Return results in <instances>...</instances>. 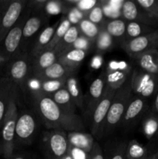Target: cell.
<instances>
[{"label": "cell", "instance_id": "cell-28", "mask_svg": "<svg viewBox=\"0 0 158 159\" xmlns=\"http://www.w3.org/2000/svg\"><path fill=\"white\" fill-rule=\"evenodd\" d=\"M79 35H80V32H79L77 26V25H72L54 49L57 54V55L71 48V47L73 46Z\"/></svg>", "mask_w": 158, "mask_h": 159}, {"label": "cell", "instance_id": "cell-10", "mask_svg": "<svg viewBox=\"0 0 158 159\" xmlns=\"http://www.w3.org/2000/svg\"><path fill=\"white\" fill-rule=\"evenodd\" d=\"M48 21L49 16L45 12L31 14L23 27L20 53L27 52L29 54L36 38L44 29Z\"/></svg>", "mask_w": 158, "mask_h": 159}, {"label": "cell", "instance_id": "cell-12", "mask_svg": "<svg viewBox=\"0 0 158 159\" xmlns=\"http://www.w3.org/2000/svg\"><path fill=\"white\" fill-rule=\"evenodd\" d=\"M123 51L132 58L147 52L158 49V29L137 38L128 40L121 44Z\"/></svg>", "mask_w": 158, "mask_h": 159}, {"label": "cell", "instance_id": "cell-41", "mask_svg": "<svg viewBox=\"0 0 158 159\" xmlns=\"http://www.w3.org/2000/svg\"><path fill=\"white\" fill-rule=\"evenodd\" d=\"M127 142H121L116 145L108 159H126Z\"/></svg>", "mask_w": 158, "mask_h": 159}, {"label": "cell", "instance_id": "cell-24", "mask_svg": "<svg viewBox=\"0 0 158 159\" xmlns=\"http://www.w3.org/2000/svg\"><path fill=\"white\" fill-rule=\"evenodd\" d=\"M125 26L126 22L120 17L117 19L106 20L102 28L112 37L115 42H118L122 44L125 40Z\"/></svg>", "mask_w": 158, "mask_h": 159}, {"label": "cell", "instance_id": "cell-46", "mask_svg": "<svg viewBox=\"0 0 158 159\" xmlns=\"http://www.w3.org/2000/svg\"><path fill=\"white\" fill-rule=\"evenodd\" d=\"M9 159H26V158H25V156H23V155H20V154L15 153V152H14L13 155H12V157H11Z\"/></svg>", "mask_w": 158, "mask_h": 159}, {"label": "cell", "instance_id": "cell-26", "mask_svg": "<svg viewBox=\"0 0 158 159\" xmlns=\"http://www.w3.org/2000/svg\"><path fill=\"white\" fill-rule=\"evenodd\" d=\"M64 88L68 90L71 99L75 103L76 107L83 110L85 108V96L82 92L79 81L76 78L75 75H71L65 81Z\"/></svg>", "mask_w": 158, "mask_h": 159}, {"label": "cell", "instance_id": "cell-37", "mask_svg": "<svg viewBox=\"0 0 158 159\" xmlns=\"http://www.w3.org/2000/svg\"><path fill=\"white\" fill-rule=\"evenodd\" d=\"M64 11V5L63 0H48L45 6L44 12L46 15L54 16L63 13Z\"/></svg>", "mask_w": 158, "mask_h": 159}, {"label": "cell", "instance_id": "cell-16", "mask_svg": "<svg viewBox=\"0 0 158 159\" xmlns=\"http://www.w3.org/2000/svg\"><path fill=\"white\" fill-rule=\"evenodd\" d=\"M121 17L125 22H136L154 28L158 26V20L152 18L136 2V0H125L121 8Z\"/></svg>", "mask_w": 158, "mask_h": 159}, {"label": "cell", "instance_id": "cell-40", "mask_svg": "<svg viewBox=\"0 0 158 159\" xmlns=\"http://www.w3.org/2000/svg\"><path fill=\"white\" fill-rule=\"evenodd\" d=\"M99 2V0H78L76 4L75 7L78 9L79 11H81V12H83L85 15V16H87V14ZM86 18V17H85Z\"/></svg>", "mask_w": 158, "mask_h": 159}, {"label": "cell", "instance_id": "cell-31", "mask_svg": "<svg viewBox=\"0 0 158 159\" xmlns=\"http://www.w3.org/2000/svg\"><path fill=\"white\" fill-rule=\"evenodd\" d=\"M77 26L81 35L89 39L92 42H94L102 29V26L94 24L87 19L81 20Z\"/></svg>", "mask_w": 158, "mask_h": 159}, {"label": "cell", "instance_id": "cell-50", "mask_svg": "<svg viewBox=\"0 0 158 159\" xmlns=\"http://www.w3.org/2000/svg\"><path fill=\"white\" fill-rule=\"evenodd\" d=\"M155 156H156V159H158V151L156 154H155Z\"/></svg>", "mask_w": 158, "mask_h": 159}, {"label": "cell", "instance_id": "cell-42", "mask_svg": "<svg viewBox=\"0 0 158 159\" xmlns=\"http://www.w3.org/2000/svg\"><path fill=\"white\" fill-rule=\"evenodd\" d=\"M88 159H105V157H104L102 148H101L100 145H99L97 141L94 142L91 152L88 154Z\"/></svg>", "mask_w": 158, "mask_h": 159}, {"label": "cell", "instance_id": "cell-6", "mask_svg": "<svg viewBox=\"0 0 158 159\" xmlns=\"http://www.w3.org/2000/svg\"><path fill=\"white\" fill-rule=\"evenodd\" d=\"M30 74V57L27 52L20 53L6 65L5 77L10 79L23 91H24L26 81Z\"/></svg>", "mask_w": 158, "mask_h": 159}, {"label": "cell", "instance_id": "cell-1", "mask_svg": "<svg viewBox=\"0 0 158 159\" xmlns=\"http://www.w3.org/2000/svg\"><path fill=\"white\" fill-rule=\"evenodd\" d=\"M34 113L48 130L65 132H85V127L77 113H69L62 110L49 96L32 97Z\"/></svg>", "mask_w": 158, "mask_h": 159}, {"label": "cell", "instance_id": "cell-20", "mask_svg": "<svg viewBox=\"0 0 158 159\" xmlns=\"http://www.w3.org/2000/svg\"><path fill=\"white\" fill-rule=\"evenodd\" d=\"M31 74H37L57 61L58 55L54 50H43L30 57Z\"/></svg>", "mask_w": 158, "mask_h": 159}, {"label": "cell", "instance_id": "cell-39", "mask_svg": "<svg viewBox=\"0 0 158 159\" xmlns=\"http://www.w3.org/2000/svg\"><path fill=\"white\" fill-rule=\"evenodd\" d=\"M92 48H94V42L90 40L89 39L86 38L84 36L81 35V34L77 37L76 41L74 42L73 46L71 47V48L82 50V51H87V52H88Z\"/></svg>", "mask_w": 158, "mask_h": 159}, {"label": "cell", "instance_id": "cell-35", "mask_svg": "<svg viewBox=\"0 0 158 159\" xmlns=\"http://www.w3.org/2000/svg\"><path fill=\"white\" fill-rule=\"evenodd\" d=\"M91 23H94L96 25L102 26L105 23L106 18H105V15H104L103 8H102V2L99 0V2L87 14L86 18Z\"/></svg>", "mask_w": 158, "mask_h": 159}, {"label": "cell", "instance_id": "cell-14", "mask_svg": "<svg viewBox=\"0 0 158 159\" xmlns=\"http://www.w3.org/2000/svg\"><path fill=\"white\" fill-rule=\"evenodd\" d=\"M133 68L125 61H112L105 70L107 88L117 90L126 82L133 72Z\"/></svg>", "mask_w": 158, "mask_h": 159}, {"label": "cell", "instance_id": "cell-30", "mask_svg": "<svg viewBox=\"0 0 158 159\" xmlns=\"http://www.w3.org/2000/svg\"><path fill=\"white\" fill-rule=\"evenodd\" d=\"M154 30V28L142 24V23H136V22H126L124 42L137 38L140 36L153 32Z\"/></svg>", "mask_w": 158, "mask_h": 159}, {"label": "cell", "instance_id": "cell-2", "mask_svg": "<svg viewBox=\"0 0 158 159\" xmlns=\"http://www.w3.org/2000/svg\"><path fill=\"white\" fill-rule=\"evenodd\" d=\"M131 75L115 93L105 121L104 136L111 134L116 127L119 125L130 99L133 96L132 92Z\"/></svg>", "mask_w": 158, "mask_h": 159}, {"label": "cell", "instance_id": "cell-21", "mask_svg": "<svg viewBox=\"0 0 158 159\" xmlns=\"http://www.w3.org/2000/svg\"><path fill=\"white\" fill-rule=\"evenodd\" d=\"M68 139L71 147L80 149L86 153L89 154L94 144V137L91 134L85 132H68Z\"/></svg>", "mask_w": 158, "mask_h": 159}, {"label": "cell", "instance_id": "cell-32", "mask_svg": "<svg viewBox=\"0 0 158 159\" xmlns=\"http://www.w3.org/2000/svg\"><path fill=\"white\" fill-rule=\"evenodd\" d=\"M115 40L112 37L102 28L100 34L94 42V48L99 54L110 51L113 48Z\"/></svg>", "mask_w": 158, "mask_h": 159}, {"label": "cell", "instance_id": "cell-11", "mask_svg": "<svg viewBox=\"0 0 158 159\" xmlns=\"http://www.w3.org/2000/svg\"><path fill=\"white\" fill-rule=\"evenodd\" d=\"M37 116L34 112L25 110L19 113L15 125V144H28L33 141L38 129Z\"/></svg>", "mask_w": 158, "mask_h": 159}, {"label": "cell", "instance_id": "cell-34", "mask_svg": "<svg viewBox=\"0 0 158 159\" xmlns=\"http://www.w3.org/2000/svg\"><path fill=\"white\" fill-rule=\"evenodd\" d=\"M147 149L136 140L127 142L126 159H139L147 155Z\"/></svg>", "mask_w": 158, "mask_h": 159}, {"label": "cell", "instance_id": "cell-49", "mask_svg": "<svg viewBox=\"0 0 158 159\" xmlns=\"http://www.w3.org/2000/svg\"><path fill=\"white\" fill-rule=\"evenodd\" d=\"M150 159H156V156H155V154H154V155H152L151 156H150Z\"/></svg>", "mask_w": 158, "mask_h": 159}, {"label": "cell", "instance_id": "cell-43", "mask_svg": "<svg viewBox=\"0 0 158 159\" xmlns=\"http://www.w3.org/2000/svg\"><path fill=\"white\" fill-rule=\"evenodd\" d=\"M69 152L70 153H71L73 159H88V153L80 150V149H77L74 147H71V145H70V148H69Z\"/></svg>", "mask_w": 158, "mask_h": 159}, {"label": "cell", "instance_id": "cell-13", "mask_svg": "<svg viewBox=\"0 0 158 159\" xmlns=\"http://www.w3.org/2000/svg\"><path fill=\"white\" fill-rule=\"evenodd\" d=\"M65 80H48L31 75L26 81L24 91H27L31 97L51 96L54 93L64 88Z\"/></svg>", "mask_w": 158, "mask_h": 159}, {"label": "cell", "instance_id": "cell-44", "mask_svg": "<svg viewBox=\"0 0 158 159\" xmlns=\"http://www.w3.org/2000/svg\"><path fill=\"white\" fill-rule=\"evenodd\" d=\"M98 57H94L91 61V67L94 68H98L102 63V57H101V54L97 55Z\"/></svg>", "mask_w": 158, "mask_h": 159}, {"label": "cell", "instance_id": "cell-36", "mask_svg": "<svg viewBox=\"0 0 158 159\" xmlns=\"http://www.w3.org/2000/svg\"><path fill=\"white\" fill-rule=\"evenodd\" d=\"M150 16L158 20V0H136Z\"/></svg>", "mask_w": 158, "mask_h": 159}, {"label": "cell", "instance_id": "cell-4", "mask_svg": "<svg viewBox=\"0 0 158 159\" xmlns=\"http://www.w3.org/2000/svg\"><path fill=\"white\" fill-rule=\"evenodd\" d=\"M28 0H0V43L24 12Z\"/></svg>", "mask_w": 158, "mask_h": 159}, {"label": "cell", "instance_id": "cell-45", "mask_svg": "<svg viewBox=\"0 0 158 159\" xmlns=\"http://www.w3.org/2000/svg\"><path fill=\"white\" fill-rule=\"evenodd\" d=\"M151 110L153 112H154L155 113H156V114H158V93H156V98H155L154 102H153V105Z\"/></svg>", "mask_w": 158, "mask_h": 159}, {"label": "cell", "instance_id": "cell-9", "mask_svg": "<svg viewBox=\"0 0 158 159\" xmlns=\"http://www.w3.org/2000/svg\"><path fill=\"white\" fill-rule=\"evenodd\" d=\"M116 92V90L105 86L103 97L91 115V134L97 139H100L104 136L105 121Z\"/></svg>", "mask_w": 158, "mask_h": 159}, {"label": "cell", "instance_id": "cell-25", "mask_svg": "<svg viewBox=\"0 0 158 159\" xmlns=\"http://www.w3.org/2000/svg\"><path fill=\"white\" fill-rule=\"evenodd\" d=\"M87 51L82 50L70 48L59 54L57 61L69 68L77 70L87 56Z\"/></svg>", "mask_w": 158, "mask_h": 159}, {"label": "cell", "instance_id": "cell-23", "mask_svg": "<svg viewBox=\"0 0 158 159\" xmlns=\"http://www.w3.org/2000/svg\"><path fill=\"white\" fill-rule=\"evenodd\" d=\"M59 22H60V20L57 21L54 24L51 25V26H46L39 34V35L37 36L35 41H34V43L33 45L32 48H31L30 51H29V56L30 57L38 54L39 52L44 50L49 45L53 37H54L56 29L58 26Z\"/></svg>", "mask_w": 158, "mask_h": 159}, {"label": "cell", "instance_id": "cell-47", "mask_svg": "<svg viewBox=\"0 0 158 159\" xmlns=\"http://www.w3.org/2000/svg\"><path fill=\"white\" fill-rule=\"evenodd\" d=\"M61 159H73V158H72V156H71V153H70V152H69V151H68V153H67L66 155H65Z\"/></svg>", "mask_w": 158, "mask_h": 159}, {"label": "cell", "instance_id": "cell-5", "mask_svg": "<svg viewBox=\"0 0 158 159\" xmlns=\"http://www.w3.org/2000/svg\"><path fill=\"white\" fill-rule=\"evenodd\" d=\"M31 12L28 9H25L17 23L6 34V37L2 42V48L0 54L8 61L18 55L20 53L22 37H23V27L27 19L30 16Z\"/></svg>", "mask_w": 158, "mask_h": 159}, {"label": "cell", "instance_id": "cell-38", "mask_svg": "<svg viewBox=\"0 0 158 159\" xmlns=\"http://www.w3.org/2000/svg\"><path fill=\"white\" fill-rule=\"evenodd\" d=\"M48 0H28L26 9L30 11L31 14L45 12V6Z\"/></svg>", "mask_w": 158, "mask_h": 159}, {"label": "cell", "instance_id": "cell-27", "mask_svg": "<svg viewBox=\"0 0 158 159\" xmlns=\"http://www.w3.org/2000/svg\"><path fill=\"white\" fill-rule=\"evenodd\" d=\"M54 102L62 110L69 113H76L77 107L71 99L68 90L64 87L50 96Z\"/></svg>", "mask_w": 158, "mask_h": 159}, {"label": "cell", "instance_id": "cell-7", "mask_svg": "<svg viewBox=\"0 0 158 159\" xmlns=\"http://www.w3.org/2000/svg\"><path fill=\"white\" fill-rule=\"evenodd\" d=\"M67 132L49 130L43 134V152L46 159H61L69 151Z\"/></svg>", "mask_w": 158, "mask_h": 159}, {"label": "cell", "instance_id": "cell-17", "mask_svg": "<svg viewBox=\"0 0 158 159\" xmlns=\"http://www.w3.org/2000/svg\"><path fill=\"white\" fill-rule=\"evenodd\" d=\"M19 90L18 86L10 79L5 76L0 77V128L10 102L19 98Z\"/></svg>", "mask_w": 158, "mask_h": 159}, {"label": "cell", "instance_id": "cell-22", "mask_svg": "<svg viewBox=\"0 0 158 159\" xmlns=\"http://www.w3.org/2000/svg\"><path fill=\"white\" fill-rule=\"evenodd\" d=\"M133 60L139 69L158 75V50L147 51L136 57Z\"/></svg>", "mask_w": 158, "mask_h": 159}, {"label": "cell", "instance_id": "cell-33", "mask_svg": "<svg viewBox=\"0 0 158 159\" xmlns=\"http://www.w3.org/2000/svg\"><path fill=\"white\" fill-rule=\"evenodd\" d=\"M72 25L70 23L68 19L65 16H62V18L60 20L59 24L57 26V29H56L54 35L53 37L52 40H51L50 43H49V45L44 50H54L55 48V47L57 45V43L63 38L64 36L67 33V31L69 30V28Z\"/></svg>", "mask_w": 158, "mask_h": 159}, {"label": "cell", "instance_id": "cell-8", "mask_svg": "<svg viewBox=\"0 0 158 159\" xmlns=\"http://www.w3.org/2000/svg\"><path fill=\"white\" fill-rule=\"evenodd\" d=\"M132 92L133 96L147 99L158 93V75L133 68L131 75Z\"/></svg>", "mask_w": 158, "mask_h": 159}, {"label": "cell", "instance_id": "cell-15", "mask_svg": "<svg viewBox=\"0 0 158 159\" xmlns=\"http://www.w3.org/2000/svg\"><path fill=\"white\" fill-rule=\"evenodd\" d=\"M148 110L149 103L147 99L133 96L122 116L119 126L125 129L131 128L144 117Z\"/></svg>", "mask_w": 158, "mask_h": 159}, {"label": "cell", "instance_id": "cell-19", "mask_svg": "<svg viewBox=\"0 0 158 159\" xmlns=\"http://www.w3.org/2000/svg\"><path fill=\"white\" fill-rule=\"evenodd\" d=\"M77 71V69L69 68L57 61L43 71L31 75L48 80H65L69 76L76 75Z\"/></svg>", "mask_w": 158, "mask_h": 159}, {"label": "cell", "instance_id": "cell-29", "mask_svg": "<svg viewBox=\"0 0 158 159\" xmlns=\"http://www.w3.org/2000/svg\"><path fill=\"white\" fill-rule=\"evenodd\" d=\"M142 130L147 139L153 138L158 133V114L148 111L142 120Z\"/></svg>", "mask_w": 158, "mask_h": 159}, {"label": "cell", "instance_id": "cell-3", "mask_svg": "<svg viewBox=\"0 0 158 159\" xmlns=\"http://www.w3.org/2000/svg\"><path fill=\"white\" fill-rule=\"evenodd\" d=\"M18 98L10 102L0 128V152L5 159H9L14 154L15 147V125L19 112Z\"/></svg>", "mask_w": 158, "mask_h": 159}, {"label": "cell", "instance_id": "cell-18", "mask_svg": "<svg viewBox=\"0 0 158 159\" xmlns=\"http://www.w3.org/2000/svg\"><path fill=\"white\" fill-rule=\"evenodd\" d=\"M105 71H102L98 78H96L89 86L88 93L85 97V110L88 114L91 115L94 108L101 101L105 91Z\"/></svg>", "mask_w": 158, "mask_h": 159}, {"label": "cell", "instance_id": "cell-48", "mask_svg": "<svg viewBox=\"0 0 158 159\" xmlns=\"http://www.w3.org/2000/svg\"><path fill=\"white\" fill-rule=\"evenodd\" d=\"M150 156H151V155H150ZM150 156H148V155H147V156L143 157V158H139V159H150Z\"/></svg>", "mask_w": 158, "mask_h": 159}]
</instances>
